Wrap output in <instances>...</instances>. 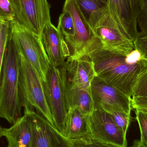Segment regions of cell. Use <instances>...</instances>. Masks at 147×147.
I'll list each match as a JSON object with an SVG mask.
<instances>
[{
    "label": "cell",
    "instance_id": "obj_19",
    "mask_svg": "<svg viewBox=\"0 0 147 147\" xmlns=\"http://www.w3.org/2000/svg\"><path fill=\"white\" fill-rule=\"evenodd\" d=\"M10 35V21L0 19V82L3 59Z\"/></svg>",
    "mask_w": 147,
    "mask_h": 147
},
{
    "label": "cell",
    "instance_id": "obj_24",
    "mask_svg": "<svg viewBox=\"0 0 147 147\" xmlns=\"http://www.w3.org/2000/svg\"><path fill=\"white\" fill-rule=\"evenodd\" d=\"M147 70L138 78L133 88L132 96H147Z\"/></svg>",
    "mask_w": 147,
    "mask_h": 147
},
{
    "label": "cell",
    "instance_id": "obj_23",
    "mask_svg": "<svg viewBox=\"0 0 147 147\" xmlns=\"http://www.w3.org/2000/svg\"><path fill=\"white\" fill-rule=\"evenodd\" d=\"M136 119L140 132V140L147 146V113L142 111L135 110Z\"/></svg>",
    "mask_w": 147,
    "mask_h": 147
},
{
    "label": "cell",
    "instance_id": "obj_12",
    "mask_svg": "<svg viewBox=\"0 0 147 147\" xmlns=\"http://www.w3.org/2000/svg\"><path fill=\"white\" fill-rule=\"evenodd\" d=\"M113 15L134 42L139 35L137 19L143 6V0H107Z\"/></svg>",
    "mask_w": 147,
    "mask_h": 147
},
{
    "label": "cell",
    "instance_id": "obj_5",
    "mask_svg": "<svg viewBox=\"0 0 147 147\" xmlns=\"http://www.w3.org/2000/svg\"><path fill=\"white\" fill-rule=\"evenodd\" d=\"M10 37L17 48L45 81L51 63L40 37L24 27L15 20L10 21Z\"/></svg>",
    "mask_w": 147,
    "mask_h": 147
},
{
    "label": "cell",
    "instance_id": "obj_27",
    "mask_svg": "<svg viewBox=\"0 0 147 147\" xmlns=\"http://www.w3.org/2000/svg\"><path fill=\"white\" fill-rule=\"evenodd\" d=\"M134 44L136 49L140 52L143 59L147 62V34L140 35L139 34Z\"/></svg>",
    "mask_w": 147,
    "mask_h": 147
},
{
    "label": "cell",
    "instance_id": "obj_13",
    "mask_svg": "<svg viewBox=\"0 0 147 147\" xmlns=\"http://www.w3.org/2000/svg\"><path fill=\"white\" fill-rule=\"evenodd\" d=\"M40 38L52 65L60 67L70 57V50L63 34L52 22L46 25Z\"/></svg>",
    "mask_w": 147,
    "mask_h": 147
},
{
    "label": "cell",
    "instance_id": "obj_32",
    "mask_svg": "<svg viewBox=\"0 0 147 147\" xmlns=\"http://www.w3.org/2000/svg\"><path fill=\"white\" fill-rule=\"evenodd\" d=\"M145 112H147V111H145Z\"/></svg>",
    "mask_w": 147,
    "mask_h": 147
},
{
    "label": "cell",
    "instance_id": "obj_29",
    "mask_svg": "<svg viewBox=\"0 0 147 147\" xmlns=\"http://www.w3.org/2000/svg\"><path fill=\"white\" fill-rule=\"evenodd\" d=\"M130 147H147V146L140 140H136L134 141L133 145Z\"/></svg>",
    "mask_w": 147,
    "mask_h": 147
},
{
    "label": "cell",
    "instance_id": "obj_16",
    "mask_svg": "<svg viewBox=\"0 0 147 147\" xmlns=\"http://www.w3.org/2000/svg\"><path fill=\"white\" fill-rule=\"evenodd\" d=\"M89 116L85 115L76 108L68 110L64 136L69 140H76L90 136Z\"/></svg>",
    "mask_w": 147,
    "mask_h": 147
},
{
    "label": "cell",
    "instance_id": "obj_25",
    "mask_svg": "<svg viewBox=\"0 0 147 147\" xmlns=\"http://www.w3.org/2000/svg\"><path fill=\"white\" fill-rule=\"evenodd\" d=\"M0 19L8 21L15 19L9 0H0Z\"/></svg>",
    "mask_w": 147,
    "mask_h": 147
},
{
    "label": "cell",
    "instance_id": "obj_22",
    "mask_svg": "<svg viewBox=\"0 0 147 147\" xmlns=\"http://www.w3.org/2000/svg\"><path fill=\"white\" fill-rule=\"evenodd\" d=\"M69 141L71 147H121L98 141L90 137L82 140Z\"/></svg>",
    "mask_w": 147,
    "mask_h": 147
},
{
    "label": "cell",
    "instance_id": "obj_10",
    "mask_svg": "<svg viewBox=\"0 0 147 147\" xmlns=\"http://www.w3.org/2000/svg\"><path fill=\"white\" fill-rule=\"evenodd\" d=\"M63 10L68 11L72 16L75 34L69 46L71 56L68 58L78 59L87 55L91 38V30L74 0H65Z\"/></svg>",
    "mask_w": 147,
    "mask_h": 147
},
{
    "label": "cell",
    "instance_id": "obj_31",
    "mask_svg": "<svg viewBox=\"0 0 147 147\" xmlns=\"http://www.w3.org/2000/svg\"><path fill=\"white\" fill-rule=\"evenodd\" d=\"M62 147H71L70 144L69 142V140H67V141L62 146Z\"/></svg>",
    "mask_w": 147,
    "mask_h": 147
},
{
    "label": "cell",
    "instance_id": "obj_21",
    "mask_svg": "<svg viewBox=\"0 0 147 147\" xmlns=\"http://www.w3.org/2000/svg\"><path fill=\"white\" fill-rule=\"evenodd\" d=\"M108 113L123 135L127 137V131L131 121V114H127L120 111Z\"/></svg>",
    "mask_w": 147,
    "mask_h": 147
},
{
    "label": "cell",
    "instance_id": "obj_3",
    "mask_svg": "<svg viewBox=\"0 0 147 147\" xmlns=\"http://www.w3.org/2000/svg\"><path fill=\"white\" fill-rule=\"evenodd\" d=\"M91 38L87 55L96 50H114L127 53L135 49L109 5L93 12L88 21Z\"/></svg>",
    "mask_w": 147,
    "mask_h": 147
},
{
    "label": "cell",
    "instance_id": "obj_6",
    "mask_svg": "<svg viewBox=\"0 0 147 147\" xmlns=\"http://www.w3.org/2000/svg\"><path fill=\"white\" fill-rule=\"evenodd\" d=\"M65 63L59 67H56L51 64L45 80L42 82L45 96L53 119L54 127L63 136L68 112L65 88Z\"/></svg>",
    "mask_w": 147,
    "mask_h": 147
},
{
    "label": "cell",
    "instance_id": "obj_26",
    "mask_svg": "<svg viewBox=\"0 0 147 147\" xmlns=\"http://www.w3.org/2000/svg\"><path fill=\"white\" fill-rule=\"evenodd\" d=\"M137 24L140 27V35L147 34V0H143V6L137 19Z\"/></svg>",
    "mask_w": 147,
    "mask_h": 147
},
{
    "label": "cell",
    "instance_id": "obj_11",
    "mask_svg": "<svg viewBox=\"0 0 147 147\" xmlns=\"http://www.w3.org/2000/svg\"><path fill=\"white\" fill-rule=\"evenodd\" d=\"M31 132V147H62L68 140L34 110H24Z\"/></svg>",
    "mask_w": 147,
    "mask_h": 147
},
{
    "label": "cell",
    "instance_id": "obj_7",
    "mask_svg": "<svg viewBox=\"0 0 147 147\" xmlns=\"http://www.w3.org/2000/svg\"><path fill=\"white\" fill-rule=\"evenodd\" d=\"M15 20L40 37L46 25L51 22V5L47 0H9Z\"/></svg>",
    "mask_w": 147,
    "mask_h": 147
},
{
    "label": "cell",
    "instance_id": "obj_18",
    "mask_svg": "<svg viewBox=\"0 0 147 147\" xmlns=\"http://www.w3.org/2000/svg\"><path fill=\"white\" fill-rule=\"evenodd\" d=\"M57 28L63 34L69 46L74 37L75 31L72 16L68 11L63 10L59 19Z\"/></svg>",
    "mask_w": 147,
    "mask_h": 147
},
{
    "label": "cell",
    "instance_id": "obj_2",
    "mask_svg": "<svg viewBox=\"0 0 147 147\" xmlns=\"http://www.w3.org/2000/svg\"><path fill=\"white\" fill-rule=\"evenodd\" d=\"M22 107L19 54L10 35L3 59L0 82V118L13 124L22 117Z\"/></svg>",
    "mask_w": 147,
    "mask_h": 147
},
{
    "label": "cell",
    "instance_id": "obj_28",
    "mask_svg": "<svg viewBox=\"0 0 147 147\" xmlns=\"http://www.w3.org/2000/svg\"><path fill=\"white\" fill-rule=\"evenodd\" d=\"M131 104L132 109H134L147 111V96L132 97Z\"/></svg>",
    "mask_w": 147,
    "mask_h": 147
},
{
    "label": "cell",
    "instance_id": "obj_9",
    "mask_svg": "<svg viewBox=\"0 0 147 147\" xmlns=\"http://www.w3.org/2000/svg\"><path fill=\"white\" fill-rule=\"evenodd\" d=\"M90 137L101 142L127 147V137L115 124L109 113L96 109L89 116Z\"/></svg>",
    "mask_w": 147,
    "mask_h": 147
},
{
    "label": "cell",
    "instance_id": "obj_15",
    "mask_svg": "<svg viewBox=\"0 0 147 147\" xmlns=\"http://www.w3.org/2000/svg\"><path fill=\"white\" fill-rule=\"evenodd\" d=\"M65 88L67 110L76 108L85 115L89 116L94 110L90 92L82 90L72 84L67 78L66 72L65 78Z\"/></svg>",
    "mask_w": 147,
    "mask_h": 147
},
{
    "label": "cell",
    "instance_id": "obj_17",
    "mask_svg": "<svg viewBox=\"0 0 147 147\" xmlns=\"http://www.w3.org/2000/svg\"><path fill=\"white\" fill-rule=\"evenodd\" d=\"M7 147H31L32 132L27 115L19 118L9 128H4Z\"/></svg>",
    "mask_w": 147,
    "mask_h": 147
},
{
    "label": "cell",
    "instance_id": "obj_4",
    "mask_svg": "<svg viewBox=\"0 0 147 147\" xmlns=\"http://www.w3.org/2000/svg\"><path fill=\"white\" fill-rule=\"evenodd\" d=\"M16 48L19 54L21 96L24 110H36L37 113L55 127L45 96L42 81L21 52L17 47Z\"/></svg>",
    "mask_w": 147,
    "mask_h": 147
},
{
    "label": "cell",
    "instance_id": "obj_20",
    "mask_svg": "<svg viewBox=\"0 0 147 147\" xmlns=\"http://www.w3.org/2000/svg\"><path fill=\"white\" fill-rule=\"evenodd\" d=\"M87 21L93 12L102 8L107 4V0H74Z\"/></svg>",
    "mask_w": 147,
    "mask_h": 147
},
{
    "label": "cell",
    "instance_id": "obj_14",
    "mask_svg": "<svg viewBox=\"0 0 147 147\" xmlns=\"http://www.w3.org/2000/svg\"><path fill=\"white\" fill-rule=\"evenodd\" d=\"M65 64L68 80L74 85L90 92L91 83L96 74L88 56L78 59L68 58Z\"/></svg>",
    "mask_w": 147,
    "mask_h": 147
},
{
    "label": "cell",
    "instance_id": "obj_1",
    "mask_svg": "<svg viewBox=\"0 0 147 147\" xmlns=\"http://www.w3.org/2000/svg\"><path fill=\"white\" fill-rule=\"evenodd\" d=\"M87 56L92 62L96 76L130 98L138 78L147 70V61L136 48L127 53L96 50Z\"/></svg>",
    "mask_w": 147,
    "mask_h": 147
},
{
    "label": "cell",
    "instance_id": "obj_8",
    "mask_svg": "<svg viewBox=\"0 0 147 147\" xmlns=\"http://www.w3.org/2000/svg\"><path fill=\"white\" fill-rule=\"evenodd\" d=\"M90 94L94 109L107 113L120 111L131 114V98L97 76L91 83Z\"/></svg>",
    "mask_w": 147,
    "mask_h": 147
},
{
    "label": "cell",
    "instance_id": "obj_30",
    "mask_svg": "<svg viewBox=\"0 0 147 147\" xmlns=\"http://www.w3.org/2000/svg\"><path fill=\"white\" fill-rule=\"evenodd\" d=\"M3 134H4V128L0 126V138H1L2 136H3Z\"/></svg>",
    "mask_w": 147,
    "mask_h": 147
}]
</instances>
